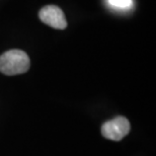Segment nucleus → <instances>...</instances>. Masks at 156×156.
Returning <instances> with one entry per match:
<instances>
[{"label":"nucleus","instance_id":"obj_4","mask_svg":"<svg viewBox=\"0 0 156 156\" xmlns=\"http://www.w3.org/2000/svg\"><path fill=\"white\" fill-rule=\"evenodd\" d=\"M108 2L113 6H115V7L119 8H127L132 3L131 0H108Z\"/></svg>","mask_w":156,"mask_h":156},{"label":"nucleus","instance_id":"obj_1","mask_svg":"<svg viewBox=\"0 0 156 156\" xmlns=\"http://www.w3.org/2000/svg\"><path fill=\"white\" fill-rule=\"evenodd\" d=\"M30 67V60L26 52L13 49L0 56V72L5 75L26 73Z\"/></svg>","mask_w":156,"mask_h":156},{"label":"nucleus","instance_id":"obj_3","mask_svg":"<svg viewBox=\"0 0 156 156\" xmlns=\"http://www.w3.org/2000/svg\"><path fill=\"white\" fill-rule=\"evenodd\" d=\"M40 20L44 23L57 30H64L67 27V20L64 12L56 5H47L39 12Z\"/></svg>","mask_w":156,"mask_h":156},{"label":"nucleus","instance_id":"obj_2","mask_svg":"<svg viewBox=\"0 0 156 156\" xmlns=\"http://www.w3.org/2000/svg\"><path fill=\"white\" fill-rule=\"evenodd\" d=\"M130 132V122L125 117L119 116L107 121L101 126V134L105 138L113 141H121Z\"/></svg>","mask_w":156,"mask_h":156}]
</instances>
